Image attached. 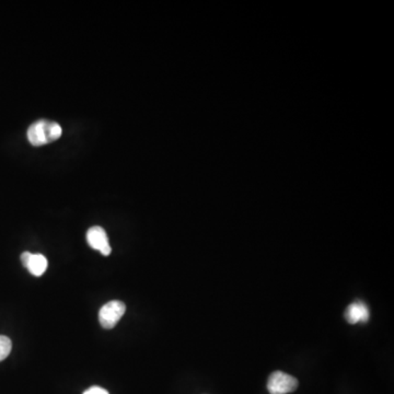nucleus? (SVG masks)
<instances>
[{
    "mask_svg": "<svg viewBox=\"0 0 394 394\" xmlns=\"http://www.w3.org/2000/svg\"><path fill=\"white\" fill-rule=\"evenodd\" d=\"M63 130L57 123L40 120L33 123L28 130V140L32 146H43L60 138Z\"/></svg>",
    "mask_w": 394,
    "mask_h": 394,
    "instance_id": "f257e3e1",
    "label": "nucleus"
},
{
    "mask_svg": "<svg viewBox=\"0 0 394 394\" xmlns=\"http://www.w3.org/2000/svg\"><path fill=\"white\" fill-rule=\"evenodd\" d=\"M126 305L122 301L113 300L106 303L98 313V321L103 329H113L120 317L125 315Z\"/></svg>",
    "mask_w": 394,
    "mask_h": 394,
    "instance_id": "f03ea898",
    "label": "nucleus"
},
{
    "mask_svg": "<svg viewBox=\"0 0 394 394\" xmlns=\"http://www.w3.org/2000/svg\"><path fill=\"white\" fill-rule=\"evenodd\" d=\"M298 388V380L288 373L275 371L269 376L267 390L271 394L291 393Z\"/></svg>",
    "mask_w": 394,
    "mask_h": 394,
    "instance_id": "7ed1b4c3",
    "label": "nucleus"
},
{
    "mask_svg": "<svg viewBox=\"0 0 394 394\" xmlns=\"http://www.w3.org/2000/svg\"><path fill=\"white\" fill-rule=\"evenodd\" d=\"M87 241L88 244L94 250L100 251L106 257L111 254L112 249L108 243L106 230L102 227L94 226L90 228L87 232Z\"/></svg>",
    "mask_w": 394,
    "mask_h": 394,
    "instance_id": "20e7f679",
    "label": "nucleus"
},
{
    "mask_svg": "<svg viewBox=\"0 0 394 394\" xmlns=\"http://www.w3.org/2000/svg\"><path fill=\"white\" fill-rule=\"evenodd\" d=\"M21 262L24 267L36 277L42 276L48 265L47 259L43 254H32L30 252L22 253Z\"/></svg>",
    "mask_w": 394,
    "mask_h": 394,
    "instance_id": "39448f33",
    "label": "nucleus"
},
{
    "mask_svg": "<svg viewBox=\"0 0 394 394\" xmlns=\"http://www.w3.org/2000/svg\"><path fill=\"white\" fill-rule=\"evenodd\" d=\"M371 317V313L367 305L363 301H355L347 307L345 311V319L351 325L368 322Z\"/></svg>",
    "mask_w": 394,
    "mask_h": 394,
    "instance_id": "423d86ee",
    "label": "nucleus"
},
{
    "mask_svg": "<svg viewBox=\"0 0 394 394\" xmlns=\"http://www.w3.org/2000/svg\"><path fill=\"white\" fill-rule=\"evenodd\" d=\"M12 343L9 337L0 335V361L7 359L9 354L11 353Z\"/></svg>",
    "mask_w": 394,
    "mask_h": 394,
    "instance_id": "0eeeda50",
    "label": "nucleus"
},
{
    "mask_svg": "<svg viewBox=\"0 0 394 394\" xmlns=\"http://www.w3.org/2000/svg\"><path fill=\"white\" fill-rule=\"evenodd\" d=\"M84 394H110L106 389L101 387H91L86 390Z\"/></svg>",
    "mask_w": 394,
    "mask_h": 394,
    "instance_id": "6e6552de",
    "label": "nucleus"
}]
</instances>
